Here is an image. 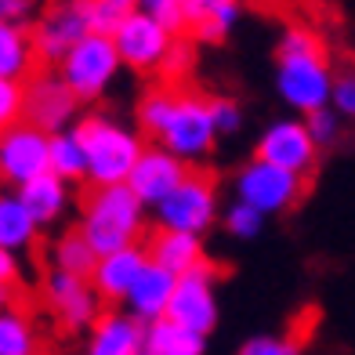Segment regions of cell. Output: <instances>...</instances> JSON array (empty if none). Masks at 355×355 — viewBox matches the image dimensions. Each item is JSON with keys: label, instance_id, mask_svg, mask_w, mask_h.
Listing matches in <instances>:
<instances>
[{"label": "cell", "instance_id": "6da1fadb", "mask_svg": "<svg viewBox=\"0 0 355 355\" xmlns=\"http://www.w3.org/2000/svg\"><path fill=\"white\" fill-rule=\"evenodd\" d=\"M138 120L145 127V135L156 141V149L178 156L182 164L203 159L218 141L214 120H211V98L185 91L182 84L153 87L141 98Z\"/></svg>", "mask_w": 355, "mask_h": 355}, {"label": "cell", "instance_id": "7a4b0ae2", "mask_svg": "<svg viewBox=\"0 0 355 355\" xmlns=\"http://www.w3.org/2000/svg\"><path fill=\"white\" fill-rule=\"evenodd\" d=\"M334 66L327 55V40H322L312 26H290L279 37L276 47V87L290 109L312 112L330 105L334 91Z\"/></svg>", "mask_w": 355, "mask_h": 355}, {"label": "cell", "instance_id": "3957f363", "mask_svg": "<svg viewBox=\"0 0 355 355\" xmlns=\"http://www.w3.org/2000/svg\"><path fill=\"white\" fill-rule=\"evenodd\" d=\"M141 200L127 185H102L91 189L84 200L80 232L91 243L94 254H112L123 247H138L141 236Z\"/></svg>", "mask_w": 355, "mask_h": 355}, {"label": "cell", "instance_id": "277c9868", "mask_svg": "<svg viewBox=\"0 0 355 355\" xmlns=\"http://www.w3.org/2000/svg\"><path fill=\"white\" fill-rule=\"evenodd\" d=\"M73 131H76L80 145H84V156H87V182L94 189L127 185L135 164L145 153L141 138L135 131H127L123 123L109 120V116H87V120H80Z\"/></svg>", "mask_w": 355, "mask_h": 355}, {"label": "cell", "instance_id": "5b68a950", "mask_svg": "<svg viewBox=\"0 0 355 355\" xmlns=\"http://www.w3.org/2000/svg\"><path fill=\"white\" fill-rule=\"evenodd\" d=\"M120 66L123 62L116 55L112 37L87 33L58 62V76H62V84L76 94V102H91V98H98V94H105V87L116 80Z\"/></svg>", "mask_w": 355, "mask_h": 355}, {"label": "cell", "instance_id": "8992f818", "mask_svg": "<svg viewBox=\"0 0 355 355\" xmlns=\"http://www.w3.org/2000/svg\"><path fill=\"white\" fill-rule=\"evenodd\" d=\"M309 178H297L283 167H272L265 159H250V164L236 174V203L254 207L257 214H283L290 207L304 200Z\"/></svg>", "mask_w": 355, "mask_h": 355}, {"label": "cell", "instance_id": "52a82bcc", "mask_svg": "<svg viewBox=\"0 0 355 355\" xmlns=\"http://www.w3.org/2000/svg\"><path fill=\"white\" fill-rule=\"evenodd\" d=\"M156 214H159V229H171V232L200 236L203 229H211V221L218 214V182H214V174L189 171L182 178V185L156 207Z\"/></svg>", "mask_w": 355, "mask_h": 355}, {"label": "cell", "instance_id": "ba28073f", "mask_svg": "<svg viewBox=\"0 0 355 355\" xmlns=\"http://www.w3.org/2000/svg\"><path fill=\"white\" fill-rule=\"evenodd\" d=\"M112 44L123 66H131L138 73H164L167 55L174 47V33H167L159 22H153L145 11H131L127 19H120V26L112 29Z\"/></svg>", "mask_w": 355, "mask_h": 355}, {"label": "cell", "instance_id": "9c48e42d", "mask_svg": "<svg viewBox=\"0 0 355 355\" xmlns=\"http://www.w3.org/2000/svg\"><path fill=\"white\" fill-rule=\"evenodd\" d=\"M29 33H33L37 58L58 66L87 33H94L91 15H87V0H58V4H51L40 15V22Z\"/></svg>", "mask_w": 355, "mask_h": 355}, {"label": "cell", "instance_id": "30bf717a", "mask_svg": "<svg viewBox=\"0 0 355 355\" xmlns=\"http://www.w3.org/2000/svg\"><path fill=\"white\" fill-rule=\"evenodd\" d=\"M167 319L182 322L185 330L207 337V330L218 322V268H211L203 261L200 268L178 276Z\"/></svg>", "mask_w": 355, "mask_h": 355}, {"label": "cell", "instance_id": "8fae6325", "mask_svg": "<svg viewBox=\"0 0 355 355\" xmlns=\"http://www.w3.org/2000/svg\"><path fill=\"white\" fill-rule=\"evenodd\" d=\"M47 153H51V135H44L33 123H15L0 131V178L8 185H26L33 178L47 174Z\"/></svg>", "mask_w": 355, "mask_h": 355}, {"label": "cell", "instance_id": "7c38bea8", "mask_svg": "<svg viewBox=\"0 0 355 355\" xmlns=\"http://www.w3.org/2000/svg\"><path fill=\"white\" fill-rule=\"evenodd\" d=\"M257 159H265L272 167H283L297 178H309L315 171L319 145L309 135L304 120H276L257 141Z\"/></svg>", "mask_w": 355, "mask_h": 355}, {"label": "cell", "instance_id": "4fadbf2b", "mask_svg": "<svg viewBox=\"0 0 355 355\" xmlns=\"http://www.w3.org/2000/svg\"><path fill=\"white\" fill-rule=\"evenodd\" d=\"M44 301L66 330H87L102 319L98 315L102 297H98V290L91 286V279L69 276V272H58V268H51L44 279Z\"/></svg>", "mask_w": 355, "mask_h": 355}, {"label": "cell", "instance_id": "5bb4252c", "mask_svg": "<svg viewBox=\"0 0 355 355\" xmlns=\"http://www.w3.org/2000/svg\"><path fill=\"white\" fill-rule=\"evenodd\" d=\"M76 105V94L62 84L58 73H33L26 80V123L40 127L44 135L66 131Z\"/></svg>", "mask_w": 355, "mask_h": 355}, {"label": "cell", "instance_id": "9a60e30c", "mask_svg": "<svg viewBox=\"0 0 355 355\" xmlns=\"http://www.w3.org/2000/svg\"><path fill=\"white\" fill-rule=\"evenodd\" d=\"M185 174H189V167L182 164V159L153 145V149H145L141 159L135 164L131 178H127V189H131L141 203L159 207L178 185H182V178H185Z\"/></svg>", "mask_w": 355, "mask_h": 355}, {"label": "cell", "instance_id": "2e32d148", "mask_svg": "<svg viewBox=\"0 0 355 355\" xmlns=\"http://www.w3.org/2000/svg\"><path fill=\"white\" fill-rule=\"evenodd\" d=\"M145 265H149L145 247H123V250L102 254L91 272V286L98 290L102 301H127V294H131V286L141 276Z\"/></svg>", "mask_w": 355, "mask_h": 355}, {"label": "cell", "instance_id": "e0dca14e", "mask_svg": "<svg viewBox=\"0 0 355 355\" xmlns=\"http://www.w3.org/2000/svg\"><path fill=\"white\" fill-rule=\"evenodd\" d=\"M174 283L178 276L164 272L159 265H145L141 276L135 279L131 294H127V309H131V319H138L141 327H149V322L164 319L171 312V297H174Z\"/></svg>", "mask_w": 355, "mask_h": 355}, {"label": "cell", "instance_id": "ac0fdd59", "mask_svg": "<svg viewBox=\"0 0 355 355\" xmlns=\"http://www.w3.org/2000/svg\"><path fill=\"white\" fill-rule=\"evenodd\" d=\"M145 257H149L153 265H159L164 272H171V276H185V272L203 265V247H200V236L159 229V232L149 236V243H145Z\"/></svg>", "mask_w": 355, "mask_h": 355}, {"label": "cell", "instance_id": "d6986e66", "mask_svg": "<svg viewBox=\"0 0 355 355\" xmlns=\"http://www.w3.org/2000/svg\"><path fill=\"white\" fill-rule=\"evenodd\" d=\"M84 355H141V322L131 315H102L91 327Z\"/></svg>", "mask_w": 355, "mask_h": 355}, {"label": "cell", "instance_id": "ffe728a7", "mask_svg": "<svg viewBox=\"0 0 355 355\" xmlns=\"http://www.w3.org/2000/svg\"><path fill=\"white\" fill-rule=\"evenodd\" d=\"M37 47L33 33L22 22H0V76L26 84L37 69Z\"/></svg>", "mask_w": 355, "mask_h": 355}, {"label": "cell", "instance_id": "44dd1931", "mask_svg": "<svg viewBox=\"0 0 355 355\" xmlns=\"http://www.w3.org/2000/svg\"><path fill=\"white\" fill-rule=\"evenodd\" d=\"M185 19H189V33L196 40L218 44L229 37V29L239 19V0H189Z\"/></svg>", "mask_w": 355, "mask_h": 355}, {"label": "cell", "instance_id": "7402d4cb", "mask_svg": "<svg viewBox=\"0 0 355 355\" xmlns=\"http://www.w3.org/2000/svg\"><path fill=\"white\" fill-rule=\"evenodd\" d=\"M19 196H22L26 211L33 214L37 225H51V221L62 218V211H66L69 189H66V182H62V178H55L51 171H47V174L33 178V182H26V185L19 189Z\"/></svg>", "mask_w": 355, "mask_h": 355}, {"label": "cell", "instance_id": "603a6c76", "mask_svg": "<svg viewBox=\"0 0 355 355\" xmlns=\"http://www.w3.org/2000/svg\"><path fill=\"white\" fill-rule=\"evenodd\" d=\"M200 352H203V337L167 315L141 327V355H200Z\"/></svg>", "mask_w": 355, "mask_h": 355}, {"label": "cell", "instance_id": "cb8c5ba5", "mask_svg": "<svg viewBox=\"0 0 355 355\" xmlns=\"http://www.w3.org/2000/svg\"><path fill=\"white\" fill-rule=\"evenodd\" d=\"M37 232H40V225L26 211L19 192H0V247L11 254L29 250L37 243Z\"/></svg>", "mask_w": 355, "mask_h": 355}, {"label": "cell", "instance_id": "d4e9b609", "mask_svg": "<svg viewBox=\"0 0 355 355\" xmlns=\"http://www.w3.org/2000/svg\"><path fill=\"white\" fill-rule=\"evenodd\" d=\"M47 171L62 182H80L87 178V156L80 145L76 131H58L51 135V153H47Z\"/></svg>", "mask_w": 355, "mask_h": 355}, {"label": "cell", "instance_id": "484cf974", "mask_svg": "<svg viewBox=\"0 0 355 355\" xmlns=\"http://www.w3.org/2000/svg\"><path fill=\"white\" fill-rule=\"evenodd\" d=\"M94 265H98V254L91 250V243L84 239V232H66L55 243V268L58 272H69V276H80V279H91Z\"/></svg>", "mask_w": 355, "mask_h": 355}, {"label": "cell", "instance_id": "4316f807", "mask_svg": "<svg viewBox=\"0 0 355 355\" xmlns=\"http://www.w3.org/2000/svg\"><path fill=\"white\" fill-rule=\"evenodd\" d=\"M0 355H37L33 322L15 309H0Z\"/></svg>", "mask_w": 355, "mask_h": 355}, {"label": "cell", "instance_id": "83f0119b", "mask_svg": "<svg viewBox=\"0 0 355 355\" xmlns=\"http://www.w3.org/2000/svg\"><path fill=\"white\" fill-rule=\"evenodd\" d=\"M141 0H87V15H91V29L94 33H112L120 26V19H127L131 11H138Z\"/></svg>", "mask_w": 355, "mask_h": 355}, {"label": "cell", "instance_id": "f1b7e54d", "mask_svg": "<svg viewBox=\"0 0 355 355\" xmlns=\"http://www.w3.org/2000/svg\"><path fill=\"white\" fill-rule=\"evenodd\" d=\"M26 120V84L0 76V131Z\"/></svg>", "mask_w": 355, "mask_h": 355}, {"label": "cell", "instance_id": "f546056e", "mask_svg": "<svg viewBox=\"0 0 355 355\" xmlns=\"http://www.w3.org/2000/svg\"><path fill=\"white\" fill-rule=\"evenodd\" d=\"M138 11H145L153 22H159V26H164L167 33H174V37H182L185 29H189L185 8H182V4H174V0H141Z\"/></svg>", "mask_w": 355, "mask_h": 355}, {"label": "cell", "instance_id": "4dcf8cb0", "mask_svg": "<svg viewBox=\"0 0 355 355\" xmlns=\"http://www.w3.org/2000/svg\"><path fill=\"white\" fill-rule=\"evenodd\" d=\"M301 348H304V337L294 327L283 337H254V341L239 348V355H301Z\"/></svg>", "mask_w": 355, "mask_h": 355}, {"label": "cell", "instance_id": "1f68e13d", "mask_svg": "<svg viewBox=\"0 0 355 355\" xmlns=\"http://www.w3.org/2000/svg\"><path fill=\"white\" fill-rule=\"evenodd\" d=\"M261 221L265 218L247 203H232L229 211H225V229H229L232 236H239V239H254L257 232H261Z\"/></svg>", "mask_w": 355, "mask_h": 355}, {"label": "cell", "instance_id": "d6a6232c", "mask_svg": "<svg viewBox=\"0 0 355 355\" xmlns=\"http://www.w3.org/2000/svg\"><path fill=\"white\" fill-rule=\"evenodd\" d=\"M330 105L337 116L355 120V69H345L334 76V91H330Z\"/></svg>", "mask_w": 355, "mask_h": 355}, {"label": "cell", "instance_id": "836d02e7", "mask_svg": "<svg viewBox=\"0 0 355 355\" xmlns=\"http://www.w3.org/2000/svg\"><path fill=\"white\" fill-rule=\"evenodd\" d=\"M309 135L315 138V145L322 149V145H334L337 138H341V116H337V112L327 105V109H319V112H312L309 120Z\"/></svg>", "mask_w": 355, "mask_h": 355}, {"label": "cell", "instance_id": "e575fe53", "mask_svg": "<svg viewBox=\"0 0 355 355\" xmlns=\"http://www.w3.org/2000/svg\"><path fill=\"white\" fill-rule=\"evenodd\" d=\"M211 120H214L218 135H232L243 123V112H239V105L232 98H211Z\"/></svg>", "mask_w": 355, "mask_h": 355}, {"label": "cell", "instance_id": "d590c367", "mask_svg": "<svg viewBox=\"0 0 355 355\" xmlns=\"http://www.w3.org/2000/svg\"><path fill=\"white\" fill-rule=\"evenodd\" d=\"M33 0H0V22H26Z\"/></svg>", "mask_w": 355, "mask_h": 355}, {"label": "cell", "instance_id": "8d00e7d4", "mask_svg": "<svg viewBox=\"0 0 355 355\" xmlns=\"http://www.w3.org/2000/svg\"><path fill=\"white\" fill-rule=\"evenodd\" d=\"M15 283H19V257L0 247V286H15Z\"/></svg>", "mask_w": 355, "mask_h": 355}, {"label": "cell", "instance_id": "74e56055", "mask_svg": "<svg viewBox=\"0 0 355 355\" xmlns=\"http://www.w3.org/2000/svg\"><path fill=\"white\" fill-rule=\"evenodd\" d=\"M15 301V286H0V309H11Z\"/></svg>", "mask_w": 355, "mask_h": 355}, {"label": "cell", "instance_id": "f35d334b", "mask_svg": "<svg viewBox=\"0 0 355 355\" xmlns=\"http://www.w3.org/2000/svg\"><path fill=\"white\" fill-rule=\"evenodd\" d=\"M250 4H261V8H272V4H283V0H250Z\"/></svg>", "mask_w": 355, "mask_h": 355}, {"label": "cell", "instance_id": "ab89813d", "mask_svg": "<svg viewBox=\"0 0 355 355\" xmlns=\"http://www.w3.org/2000/svg\"><path fill=\"white\" fill-rule=\"evenodd\" d=\"M174 4H182V8H185V4H189V0H174Z\"/></svg>", "mask_w": 355, "mask_h": 355}]
</instances>
